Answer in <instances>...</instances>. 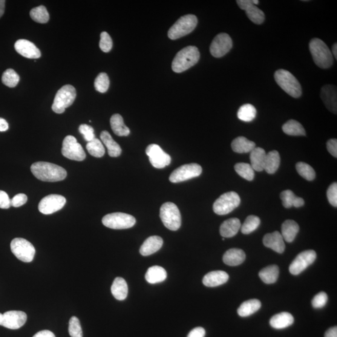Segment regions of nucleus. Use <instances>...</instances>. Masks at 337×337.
Returning a JSON list of instances; mask_svg holds the SVG:
<instances>
[{
	"instance_id": "49",
	"label": "nucleus",
	"mask_w": 337,
	"mask_h": 337,
	"mask_svg": "<svg viewBox=\"0 0 337 337\" xmlns=\"http://www.w3.org/2000/svg\"><path fill=\"white\" fill-rule=\"evenodd\" d=\"M328 301V296L326 293L324 292H320L314 296L312 304L315 309H322L325 306Z\"/></svg>"
},
{
	"instance_id": "11",
	"label": "nucleus",
	"mask_w": 337,
	"mask_h": 337,
	"mask_svg": "<svg viewBox=\"0 0 337 337\" xmlns=\"http://www.w3.org/2000/svg\"><path fill=\"white\" fill-rule=\"evenodd\" d=\"M202 171H203V169L198 164H184L172 172L169 177V181L172 183L183 182V181L200 176Z\"/></svg>"
},
{
	"instance_id": "15",
	"label": "nucleus",
	"mask_w": 337,
	"mask_h": 337,
	"mask_svg": "<svg viewBox=\"0 0 337 337\" xmlns=\"http://www.w3.org/2000/svg\"><path fill=\"white\" fill-rule=\"evenodd\" d=\"M316 252L313 250H305L300 253L289 266V272L298 275L302 273L315 261Z\"/></svg>"
},
{
	"instance_id": "55",
	"label": "nucleus",
	"mask_w": 337,
	"mask_h": 337,
	"mask_svg": "<svg viewBox=\"0 0 337 337\" xmlns=\"http://www.w3.org/2000/svg\"><path fill=\"white\" fill-rule=\"evenodd\" d=\"M206 331L203 327H196L189 332L187 337H204Z\"/></svg>"
},
{
	"instance_id": "23",
	"label": "nucleus",
	"mask_w": 337,
	"mask_h": 337,
	"mask_svg": "<svg viewBox=\"0 0 337 337\" xmlns=\"http://www.w3.org/2000/svg\"><path fill=\"white\" fill-rule=\"evenodd\" d=\"M163 245V239L160 236H151L144 242L140 250V253L143 256L151 255L160 250Z\"/></svg>"
},
{
	"instance_id": "52",
	"label": "nucleus",
	"mask_w": 337,
	"mask_h": 337,
	"mask_svg": "<svg viewBox=\"0 0 337 337\" xmlns=\"http://www.w3.org/2000/svg\"><path fill=\"white\" fill-rule=\"evenodd\" d=\"M28 201L27 195L25 194H18L14 196L11 200V206L14 207H19L27 203Z\"/></svg>"
},
{
	"instance_id": "51",
	"label": "nucleus",
	"mask_w": 337,
	"mask_h": 337,
	"mask_svg": "<svg viewBox=\"0 0 337 337\" xmlns=\"http://www.w3.org/2000/svg\"><path fill=\"white\" fill-rule=\"evenodd\" d=\"M328 202L333 207H337V184L333 183L328 187L327 192Z\"/></svg>"
},
{
	"instance_id": "60",
	"label": "nucleus",
	"mask_w": 337,
	"mask_h": 337,
	"mask_svg": "<svg viewBox=\"0 0 337 337\" xmlns=\"http://www.w3.org/2000/svg\"><path fill=\"white\" fill-rule=\"evenodd\" d=\"M332 53H333L332 54H333V56H335V60H336L337 59V57H337V44H336V43H335V44H334L333 45V47H332Z\"/></svg>"
},
{
	"instance_id": "1",
	"label": "nucleus",
	"mask_w": 337,
	"mask_h": 337,
	"mask_svg": "<svg viewBox=\"0 0 337 337\" xmlns=\"http://www.w3.org/2000/svg\"><path fill=\"white\" fill-rule=\"evenodd\" d=\"M31 171L37 180L45 182H58L67 176V172L62 167L47 162L33 164Z\"/></svg>"
},
{
	"instance_id": "59",
	"label": "nucleus",
	"mask_w": 337,
	"mask_h": 337,
	"mask_svg": "<svg viewBox=\"0 0 337 337\" xmlns=\"http://www.w3.org/2000/svg\"><path fill=\"white\" fill-rule=\"evenodd\" d=\"M5 0H0V18L4 15L5 13Z\"/></svg>"
},
{
	"instance_id": "34",
	"label": "nucleus",
	"mask_w": 337,
	"mask_h": 337,
	"mask_svg": "<svg viewBox=\"0 0 337 337\" xmlns=\"http://www.w3.org/2000/svg\"><path fill=\"white\" fill-rule=\"evenodd\" d=\"M261 302L258 299H250L243 302L239 307L237 313L242 318H246L261 309Z\"/></svg>"
},
{
	"instance_id": "58",
	"label": "nucleus",
	"mask_w": 337,
	"mask_h": 337,
	"mask_svg": "<svg viewBox=\"0 0 337 337\" xmlns=\"http://www.w3.org/2000/svg\"><path fill=\"white\" fill-rule=\"evenodd\" d=\"M8 128H9V126H8L7 121L3 118H0V132L7 131Z\"/></svg>"
},
{
	"instance_id": "21",
	"label": "nucleus",
	"mask_w": 337,
	"mask_h": 337,
	"mask_svg": "<svg viewBox=\"0 0 337 337\" xmlns=\"http://www.w3.org/2000/svg\"><path fill=\"white\" fill-rule=\"evenodd\" d=\"M263 244L265 246L274 250L279 253H282L286 249L284 240L280 232L278 231L269 233L264 236Z\"/></svg>"
},
{
	"instance_id": "36",
	"label": "nucleus",
	"mask_w": 337,
	"mask_h": 337,
	"mask_svg": "<svg viewBox=\"0 0 337 337\" xmlns=\"http://www.w3.org/2000/svg\"><path fill=\"white\" fill-rule=\"evenodd\" d=\"M279 275V269L276 265L268 266L262 269L259 273L262 281L266 284H272L277 281Z\"/></svg>"
},
{
	"instance_id": "29",
	"label": "nucleus",
	"mask_w": 337,
	"mask_h": 337,
	"mask_svg": "<svg viewBox=\"0 0 337 337\" xmlns=\"http://www.w3.org/2000/svg\"><path fill=\"white\" fill-rule=\"evenodd\" d=\"M299 231V225L294 221L287 220L282 224L281 235L287 243H292Z\"/></svg>"
},
{
	"instance_id": "46",
	"label": "nucleus",
	"mask_w": 337,
	"mask_h": 337,
	"mask_svg": "<svg viewBox=\"0 0 337 337\" xmlns=\"http://www.w3.org/2000/svg\"><path fill=\"white\" fill-rule=\"evenodd\" d=\"M69 333L71 337H83V331L79 319L72 316L69 322Z\"/></svg>"
},
{
	"instance_id": "18",
	"label": "nucleus",
	"mask_w": 337,
	"mask_h": 337,
	"mask_svg": "<svg viewBox=\"0 0 337 337\" xmlns=\"http://www.w3.org/2000/svg\"><path fill=\"white\" fill-rule=\"evenodd\" d=\"M236 2L241 9L246 11L247 17L253 24H263L265 14L263 11L255 6L259 4L258 0H237Z\"/></svg>"
},
{
	"instance_id": "5",
	"label": "nucleus",
	"mask_w": 337,
	"mask_h": 337,
	"mask_svg": "<svg viewBox=\"0 0 337 337\" xmlns=\"http://www.w3.org/2000/svg\"><path fill=\"white\" fill-rule=\"evenodd\" d=\"M197 25V17L194 14H187L181 17L168 31V37L172 40L180 38L194 31Z\"/></svg>"
},
{
	"instance_id": "12",
	"label": "nucleus",
	"mask_w": 337,
	"mask_h": 337,
	"mask_svg": "<svg viewBox=\"0 0 337 337\" xmlns=\"http://www.w3.org/2000/svg\"><path fill=\"white\" fill-rule=\"evenodd\" d=\"M62 152L65 157L71 160L82 161L86 158L84 149L73 136H68L65 138Z\"/></svg>"
},
{
	"instance_id": "41",
	"label": "nucleus",
	"mask_w": 337,
	"mask_h": 337,
	"mask_svg": "<svg viewBox=\"0 0 337 337\" xmlns=\"http://www.w3.org/2000/svg\"><path fill=\"white\" fill-rule=\"evenodd\" d=\"M86 149L89 153L95 157H102L105 154V149L102 141L97 138L88 142L86 145Z\"/></svg>"
},
{
	"instance_id": "35",
	"label": "nucleus",
	"mask_w": 337,
	"mask_h": 337,
	"mask_svg": "<svg viewBox=\"0 0 337 337\" xmlns=\"http://www.w3.org/2000/svg\"><path fill=\"white\" fill-rule=\"evenodd\" d=\"M280 155L276 151H272L267 153L265 160L264 169L268 174H274L280 166Z\"/></svg>"
},
{
	"instance_id": "9",
	"label": "nucleus",
	"mask_w": 337,
	"mask_h": 337,
	"mask_svg": "<svg viewBox=\"0 0 337 337\" xmlns=\"http://www.w3.org/2000/svg\"><path fill=\"white\" fill-rule=\"evenodd\" d=\"M133 216L123 212H114L106 215L103 218L104 226L112 229H126L131 228L136 224Z\"/></svg>"
},
{
	"instance_id": "27",
	"label": "nucleus",
	"mask_w": 337,
	"mask_h": 337,
	"mask_svg": "<svg viewBox=\"0 0 337 337\" xmlns=\"http://www.w3.org/2000/svg\"><path fill=\"white\" fill-rule=\"evenodd\" d=\"M250 153V165L253 169L259 172L263 171L267 155L265 150L261 148H255Z\"/></svg>"
},
{
	"instance_id": "16",
	"label": "nucleus",
	"mask_w": 337,
	"mask_h": 337,
	"mask_svg": "<svg viewBox=\"0 0 337 337\" xmlns=\"http://www.w3.org/2000/svg\"><path fill=\"white\" fill-rule=\"evenodd\" d=\"M66 203V198L61 195H48L40 201L38 209L43 214H52L61 210Z\"/></svg>"
},
{
	"instance_id": "14",
	"label": "nucleus",
	"mask_w": 337,
	"mask_h": 337,
	"mask_svg": "<svg viewBox=\"0 0 337 337\" xmlns=\"http://www.w3.org/2000/svg\"><path fill=\"white\" fill-rule=\"evenodd\" d=\"M27 315L22 311H8L0 313V325L9 329L16 330L24 326L27 322Z\"/></svg>"
},
{
	"instance_id": "28",
	"label": "nucleus",
	"mask_w": 337,
	"mask_h": 337,
	"mask_svg": "<svg viewBox=\"0 0 337 337\" xmlns=\"http://www.w3.org/2000/svg\"><path fill=\"white\" fill-rule=\"evenodd\" d=\"M101 140L108 149V154L112 157H119L122 152V149L118 144L112 139L111 134L108 131H104L101 133Z\"/></svg>"
},
{
	"instance_id": "20",
	"label": "nucleus",
	"mask_w": 337,
	"mask_h": 337,
	"mask_svg": "<svg viewBox=\"0 0 337 337\" xmlns=\"http://www.w3.org/2000/svg\"><path fill=\"white\" fill-rule=\"evenodd\" d=\"M321 96L328 110L336 114L337 109L336 86L331 85L323 86L321 89Z\"/></svg>"
},
{
	"instance_id": "4",
	"label": "nucleus",
	"mask_w": 337,
	"mask_h": 337,
	"mask_svg": "<svg viewBox=\"0 0 337 337\" xmlns=\"http://www.w3.org/2000/svg\"><path fill=\"white\" fill-rule=\"evenodd\" d=\"M274 78L278 85L290 96L295 98L301 96V85L296 77L289 71L281 69L275 72Z\"/></svg>"
},
{
	"instance_id": "45",
	"label": "nucleus",
	"mask_w": 337,
	"mask_h": 337,
	"mask_svg": "<svg viewBox=\"0 0 337 337\" xmlns=\"http://www.w3.org/2000/svg\"><path fill=\"white\" fill-rule=\"evenodd\" d=\"M109 79L108 74L105 73H100L94 81V88L101 93H105L108 90Z\"/></svg>"
},
{
	"instance_id": "31",
	"label": "nucleus",
	"mask_w": 337,
	"mask_h": 337,
	"mask_svg": "<svg viewBox=\"0 0 337 337\" xmlns=\"http://www.w3.org/2000/svg\"><path fill=\"white\" fill-rule=\"evenodd\" d=\"M111 293L118 301H124L128 293V287L125 279L117 277L114 279L111 286Z\"/></svg>"
},
{
	"instance_id": "54",
	"label": "nucleus",
	"mask_w": 337,
	"mask_h": 337,
	"mask_svg": "<svg viewBox=\"0 0 337 337\" xmlns=\"http://www.w3.org/2000/svg\"><path fill=\"white\" fill-rule=\"evenodd\" d=\"M328 151L330 152L333 157H337V140L336 139H331L328 141L327 143Z\"/></svg>"
},
{
	"instance_id": "17",
	"label": "nucleus",
	"mask_w": 337,
	"mask_h": 337,
	"mask_svg": "<svg viewBox=\"0 0 337 337\" xmlns=\"http://www.w3.org/2000/svg\"><path fill=\"white\" fill-rule=\"evenodd\" d=\"M232 46V40L229 34L224 33H220L213 39L211 47H210V52L213 56L221 57L231 50Z\"/></svg>"
},
{
	"instance_id": "44",
	"label": "nucleus",
	"mask_w": 337,
	"mask_h": 337,
	"mask_svg": "<svg viewBox=\"0 0 337 337\" xmlns=\"http://www.w3.org/2000/svg\"><path fill=\"white\" fill-rule=\"evenodd\" d=\"M296 169L299 175L307 181H313L315 178V172L309 164L299 162L296 164Z\"/></svg>"
},
{
	"instance_id": "6",
	"label": "nucleus",
	"mask_w": 337,
	"mask_h": 337,
	"mask_svg": "<svg viewBox=\"0 0 337 337\" xmlns=\"http://www.w3.org/2000/svg\"><path fill=\"white\" fill-rule=\"evenodd\" d=\"M76 97V91L73 86H63L57 92L52 109L57 114H62L65 109L73 105Z\"/></svg>"
},
{
	"instance_id": "25",
	"label": "nucleus",
	"mask_w": 337,
	"mask_h": 337,
	"mask_svg": "<svg viewBox=\"0 0 337 337\" xmlns=\"http://www.w3.org/2000/svg\"><path fill=\"white\" fill-rule=\"evenodd\" d=\"M241 227V223L239 219H229L221 224L220 234L224 238L232 237L237 234Z\"/></svg>"
},
{
	"instance_id": "53",
	"label": "nucleus",
	"mask_w": 337,
	"mask_h": 337,
	"mask_svg": "<svg viewBox=\"0 0 337 337\" xmlns=\"http://www.w3.org/2000/svg\"><path fill=\"white\" fill-rule=\"evenodd\" d=\"M11 206V200L7 192L0 191V208L9 209Z\"/></svg>"
},
{
	"instance_id": "57",
	"label": "nucleus",
	"mask_w": 337,
	"mask_h": 337,
	"mask_svg": "<svg viewBox=\"0 0 337 337\" xmlns=\"http://www.w3.org/2000/svg\"><path fill=\"white\" fill-rule=\"evenodd\" d=\"M325 337H337V327L329 328L325 334Z\"/></svg>"
},
{
	"instance_id": "19",
	"label": "nucleus",
	"mask_w": 337,
	"mask_h": 337,
	"mask_svg": "<svg viewBox=\"0 0 337 337\" xmlns=\"http://www.w3.org/2000/svg\"><path fill=\"white\" fill-rule=\"evenodd\" d=\"M17 53L29 59H38L41 57V51L34 43L27 39H19L14 44Z\"/></svg>"
},
{
	"instance_id": "33",
	"label": "nucleus",
	"mask_w": 337,
	"mask_h": 337,
	"mask_svg": "<svg viewBox=\"0 0 337 337\" xmlns=\"http://www.w3.org/2000/svg\"><path fill=\"white\" fill-rule=\"evenodd\" d=\"M111 129L118 136H128L130 134L128 127L124 123L123 118L119 114L112 115L110 120Z\"/></svg>"
},
{
	"instance_id": "39",
	"label": "nucleus",
	"mask_w": 337,
	"mask_h": 337,
	"mask_svg": "<svg viewBox=\"0 0 337 337\" xmlns=\"http://www.w3.org/2000/svg\"><path fill=\"white\" fill-rule=\"evenodd\" d=\"M30 16L34 22L39 24H47L50 19V15L44 6H39L30 11Z\"/></svg>"
},
{
	"instance_id": "37",
	"label": "nucleus",
	"mask_w": 337,
	"mask_h": 337,
	"mask_svg": "<svg viewBox=\"0 0 337 337\" xmlns=\"http://www.w3.org/2000/svg\"><path fill=\"white\" fill-rule=\"evenodd\" d=\"M282 130L290 136H305V129L301 123L295 120H291L284 124Z\"/></svg>"
},
{
	"instance_id": "2",
	"label": "nucleus",
	"mask_w": 337,
	"mask_h": 337,
	"mask_svg": "<svg viewBox=\"0 0 337 337\" xmlns=\"http://www.w3.org/2000/svg\"><path fill=\"white\" fill-rule=\"evenodd\" d=\"M200 58V53L197 47L189 46L179 51L172 63V69L175 73H180L197 64Z\"/></svg>"
},
{
	"instance_id": "47",
	"label": "nucleus",
	"mask_w": 337,
	"mask_h": 337,
	"mask_svg": "<svg viewBox=\"0 0 337 337\" xmlns=\"http://www.w3.org/2000/svg\"><path fill=\"white\" fill-rule=\"evenodd\" d=\"M280 197L284 207L287 209L294 206L296 198H298L294 193L290 190H286V191L282 192Z\"/></svg>"
},
{
	"instance_id": "38",
	"label": "nucleus",
	"mask_w": 337,
	"mask_h": 337,
	"mask_svg": "<svg viewBox=\"0 0 337 337\" xmlns=\"http://www.w3.org/2000/svg\"><path fill=\"white\" fill-rule=\"evenodd\" d=\"M257 114L256 109L250 104H246L239 109L237 117L239 120L244 122H250L255 119Z\"/></svg>"
},
{
	"instance_id": "24",
	"label": "nucleus",
	"mask_w": 337,
	"mask_h": 337,
	"mask_svg": "<svg viewBox=\"0 0 337 337\" xmlns=\"http://www.w3.org/2000/svg\"><path fill=\"white\" fill-rule=\"evenodd\" d=\"M246 257V253L243 250L232 248L229 249L224 253L223 262L227 266H237L243 263Z\"/></svg>"
},
{
	"instance_id": "10",
	"label": "nucleus",
	"mask_w": 337,
	"mask_h": 337,
	"mask_svg": "<svg viewBox=\"0 0 337 337\" xmlns=\"http://www.w3.org/2000/svg\"><path fill=\"white\" fill-rule=\"evenodd\" d=\"M11 250L16 257L24 262L33 261L36 250L33 244L23 238H15L11 241Z\"/></svg>"
},
{
	"instance_id": "56",
	"label": "nucleus",
	"mask_w": 337,
	"mask_h": 337,
	"mask_svg": "<svg viewBox=\"0 0 337 337\" xmlns=\"http://www.w3.org/2000/svg\"><path fill=\"white\" fill-rule=\"evenodd\" d=\"M33 337H56L50 330H45L37 332Z\"/></svg>"
},
{
	"instance_id": "43",
	"label": "nucleus",
	"mask_w": 337,
	"mask_h": 337,
	"mask_svg": "<svg viewBox=\"0 0 337 337\" xmlns=\"http://www.w3.org/2000/svg\"><path fill=\"white\" fill-rule=\"evenodd\" d=\"M2 83L9 88H14L18 84L19 76L13 69H8L2 75Z\"/></svg>"
},
{
	"instance_id": "7",
	"label": "nucleus",
	"mask_w": 337,
	"mask_h": 337,
	"mask_svg": "<svg viewBox=\"0 0 337 337\" xmlns=\"http://www.w3.org/2000/svg\"><path fill=\"white\" fill-rule=\"evenodd\" d=\"M160 217L166 228L177 230L181 226V215L180 210L175 204L166 203L160 209Z\"/></svg>"
},
{
	"instance_id": "3",
	"label": "nucleus",
	"mask_w": 337,
	"mask_h": 337,
	"mask_svg": "<svg viewBox=\"0 0 337 337\" xmlns=\"http://www.w3.org/2000/svg\"><path fill=\"white\" fill-rule=\"evenodd\" d=\"M309 50L313 62L319 68L327 69L333 63V57L327 45L319 38H313L309 43Z\"/></svg>"
},
{
	"instance_id": "42",
	"label": "nucleus",
	"mask_w": 337,
	"mask_h": 337,
	"mask_svg": "<svg viewBox=\"0 0 337 337\" xmlns=\"http://www.w3.org/2000/svg\"><path fill=\"white\" fill-rule=\"evenodd\" d=\"M261 220L257 216L249 215L246 218L241 227V232L244 234H249L254 231L260 226Z\"/></svg>"
},
{
	"instance_id": "48",
	"label": "nucleus",
	"mask_w": 337,
	"mask_h": 337,
	"mask_svg": "<svg viewBox=\"0 0 337 337\" xmlns=\"http://www.w3.org/2000/svg\"><path fill=\"white\" fill-rule=\"evenodd\" d=\"M101 39L100 42V47L105 53H108L112 48V41L110 35L104 31L101 33Z\"/></svg>"
},
{
	"instance_id": "22",
	"label": "nucleus",
	"mask_w": 337,
	"mask_h": 337,
	"mask_svg": "<svg viewBox=\"0 0 337 337\" xmlns=\"http://www.w3.org/2000/svg\"><path fill=\"white\" fill-rule=\"evenodd\" d=\"M229 279V276L226 272L216 270L207 273L204 276L203 282L206 287H215L226 283Z\"/></svg>"
},
{
	"instance_id": "40",
	"label": "nucleus",
	"mask_w": 337,
	"mask_h": 337,
	"mask_svg": "<svg viewBox=\"0 0 337 337\" xmlns=\"http://www.w3.org/2000/svg\"><path fill=\"white\" fill-rule=\"evenodd\" d=\"M236 172L241 177L247 181H252L254 178V170L251 165L248 163H239L236 164L234 166Z\"/></svg>"
},
{
	"instance_id": "13",
	"label": "nucleus",
	"mask_w": 337,
	"mask_h": 337,
	"mask_svg": "<svg viewBox=\"0 0 337 337\" xmlns=\"http://www.w3.org/2000/svg\"><path fill=\"white\" fill-rule=\"evenodd\" d=\"M146 153L148 155L150 163L155 168H164L171 162V156L166 153L159 145L155 144L147 147Z\"/></svg>"
},
{
	"instance_id": "50",
	"label": "nucleus",
	"mask_w": 337,
	"mask_h": 337,
	"mask_svg": "<svg viewBox=\"0 0 337 337\" xmlns=\"http://www.w3.org/2000/svg\"><path fill=\"white\" fill-rule=\"evenodd\" d=\"M79 131L81 134L83 135L85 140L88 141V142H90V141L93 140L95 138L94 129L91 126L85 125V124L80 125L79 127Z\"/></svg>"
},
{
	"instance_id": "30",
	"label": "nucleus",
	"mask_w": 337,
	"mask_h": 337,
	"mask_svg": "<svg viewBox=\"0 0 337 337\" xmlns=\"http://www.w3.org/2000/svg\"><path fill=\"white\" fill-rule=\"evenodd\" d=\"M146 280L148 283L155 284L161 283L166 280L167 272L162 267L155 266L149 268L145 275Z\"/></svg>"
},
{
	"instance_id": "26",
	"label": "nucleus",
	"mask_w": 337,
	"mask_h": 337,
	"mask_svg": "<svg viewBox=\"0 0 337 337\" xmlns=\"http://www.w3.org/2000/svg\"><path fill=\"white\" fill-rule=\"evenodd\" d=\"M294 318L290 313L282 312L273 316L270 321V325L275 329H284L293 324Z\"/></svg>"
},
{
	"instance_id": "8",
	"label": "nucleus",
	"mask_w": 337,
	"mask_h": 337,
	"mask_svg": "<svg viewBox=\"0 0 337 337\" xmlns=\"http://www.w3.org/2000/svg\"><path fill=\"white\" fill-rule=\"evenodd\" d=\"M241 198L235 192L224 193L215 201L213 211L217 215H226L240 205Z\"/></svg>"
},
{
	"instance_id": "32",
	"label": "nucleus",
	"mask_w": 337,
	"mask_h": 337,
	"mask_svg": "<svg viewBox=\"0 0 337 337\" xmlns=\"http://www.w3.org/2000/svg\"><path fill=\"white\" fill-rule=\"evenodd\" d=\"M231 146L233 151L237 153H248L255 148V144L246 137L239 136L232 141Z\"/></svg>"
}]
</instances>
